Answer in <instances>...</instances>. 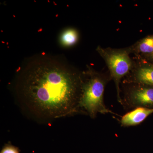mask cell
<instances>
[{
  "label": "cell",
  "instance_id": "cell-2",
  "mask_svg": "<svg viewBox=\"0 0 153 153\" xmlns=\"http://www.w3.org/2000/svg\"><path fill=\"white\" fill-rule=\"evenodd\" d=\"M111 80L108 71L100 72L88 66L82 72L79 106L82 114L94 119L98 114H115L106 106L104 101L105 87Z\"/></svg>",
  "mask_w": 153,
  "mask_h": 153
},
{
  "label": "cell",
  "instance_id": "cell-8",
  "mask_svg": "<svg viewBox=\"0 0 153 153\" xmlns=\"http://www.w3.org/2000/svg\"><path fill=\"white\" fill-rule=\"evenodd\" d=\"M79 35L76 30L74 29H67L61 34L60 42L63 46L70 47L77 43Z\"/></svg>",
  "mask_w": 153,
  "mask_h": 153
},
{
  "label": "cell",
  "instance_id": "cell-9",
  "mask_svg": "<svg viewBox=\"0 0 153 153\" xmlns=\"http://www.w3.org/2000/svg\"><path fill=\"white\" fill-rule=\"evenodd\" d=\"M0 153H20V152L19 148L8 143L3 147Z\"/></svg>",
  "mask_w": 153,
  "mask_h": 153
},
{
  "label": "cell",
  "instance_id": "cell-1",
  "mask_svg": "<svg viewBox=\"0 0 153 153\" xmlns=\"http://www.w3.org/2000/svg\"><path fill=\"white\" fill-rule=\"evenodd\" d=\"M82 72L56 59L31 61L19 74L16 85L19 105L30 117L49 123L82 114L79 108Z\"/></svg>",
  "mask_w": 153,
  "mask_h": 153
},
{
  "label": "cell",
  "instance_id": "cell-6",
  "mask_svg": "<svg viewBox=\"0 0 153 153\" xmlns=\"http://www.w3.org/2000/svg\"><path fill=\"white\" fill-rule=\"evenodd\" d=\"M153 113V108L138 107L134 108L121 117L119 120L121 126L123 127L139 125Z\"/></svg>",
  "mask_w": 153,
  "mask_h": 153
},
{
  "label": "cell",
  "instance_id": "cell-4",
  "mask_svg": "<svg viewBox=\"0 0 153 153\" xmlns=\"http://www.w3.org/2000/svg\"><path fill=\"white\" fill-rule=\"evenodd\" d=\"M121 83V105L125 109L153 108V86L137 83Z\"/></svg>",
  "mask_w": 153,
  "mask_h": 153
},
{
  "label": "cell",
  "instance_id": "cell-3",
  "mask_svg": "<svg viewBox=\"0 0 153 153\" xmlns=\"http://www.w3.org/2000/svg\"><path fill=\"white\" fill-rule=\"evenodd\" d=\"M96 50L106 63L111 80L114 82L117 101L121 104L120 83L131 71L134 64V60L130 57L131 54L128 47L115 49L98 46Z\"/></svg>",
  "mask_w": 153,
  "mask_h": 153
},
{
  "label": "cell",
  "instance_id": "cell-10",
  "mask_svg": "<svg viewBox=\"0 0 153 153\" xmlns=\"http://www.w3.org/2000/svg\"><path fill=\"white\" fill-rule=\"evenodd\" d=\"M140 58H142V59H144V60H147V61H149L151 63H153V52L150 55H147V56H145V57H140Z\"/></svg>",
  "mask_w": 153,
  "mask_h": 153
},
{
  "label": "cell",
  "instance_id": "cell-5",
  "mask_svg": "<svg viewBox=\"0 0 153 153\" xmlns=\"http://www.w3.org/2000/svg\"><path fill=\"white\" fill-rule=\"evenodd\" d=\"M134 60L133 68L122 82L140 83L153 86V63L140 57H136Z\"/></svg>",
  "mask_w": 153,
  "mask_h": 153
},
{
  "label": "cell",
  "instance_id": "cell-7",
  "mask_svg": "<svg viewBox=\"0 0 153 153\" xmlns=\"http://www.w3.org/2000/svg\"><path fill=\"white\" fill-rule=\"evenodd\" d=\"M131 54L136 57H142L150 55L153 52V35L141 39L128 47Z\"/></svg>",
  "mask_w": 153,
  "mask_h": 153
}]
</instances>
